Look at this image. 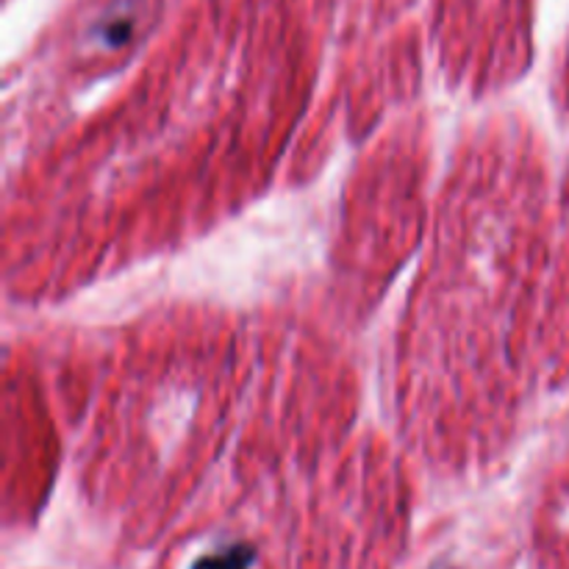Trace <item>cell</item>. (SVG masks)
<instances>
[{
    "label": "cell",
    "instance_id": "cell-1",
    "mask_svg": "<svg viewBox=\"0 0 569 569\" xmlns=\"http://www.w3.org/2000/svg\"><path fill=\"white\" fill-rule=\"evenodd\" d=\"M144 0H111L100 9L92 26L87 28L89 48L98 50H122L137 39L144 17Z\"/></svg>",
    "mask_w": 569,
    "mask_h": 569
},
{
    "label": "cell",
    "instance_id": "cell-2",
    "mask_svg": "<svg viewBox=\"0 0 569 569\" xmlns=\"http://www.w3.org/2000/svg\"><path fill=\"white\" fill-rule=\"evenodd\" d=\"M256 553L248 545H231V548L220 550V553L203 556V559L194 565V569H250Z\"/></svg>",
    "mask_w": 569,
    "mask_h": 569
}]
</instances>
